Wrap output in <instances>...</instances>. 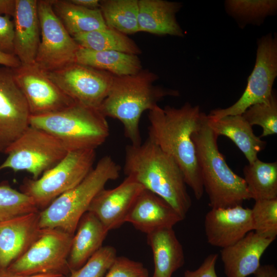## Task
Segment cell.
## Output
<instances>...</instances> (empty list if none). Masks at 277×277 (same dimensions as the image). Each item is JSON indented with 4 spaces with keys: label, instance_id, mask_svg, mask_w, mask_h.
<instances>
[{
    "label": "cell",
    "instance_id": "9a60e30c",
    "mask_svg": "<svg viewBox=\"0 0 277 277\" xmlns=\"http://www.w3.org/2000/svg\"><path fill=\"white\" fill-rule=\"evenodd\" d=\"M144 189L131 177L127 176L115 188L101 190L87 211L94 214L108 231L116 229L126 222L130 209Z\"/></svg>",
    "mask_w": 277,
    "mask_h": 277
},
{
    "label": "cell",
    "instance_id": "30bf717a",
    "mask_svg": "<svg viewBox=\"0 0 277 277\" xmlns=\"http://www.w3.org/2000/svg\"><path fill=\"white\" fill-rule=\"evenodd\" d=\"M255 66L248 78L246 88L232 105L215 109L208 115L217 119L227 115H242L249 107L268 103L272 95V86L277 76V38L271 33L258 39Z\"/></svg>",
    "mask_w": 277,
    "mask_h": 277
},
{
    "label": "cell",
    "instance_id": "7402d4cb",
    "mask_svg": "<svg viewBox=\"0 0 277 277\" xmlns=\"http://www.w3.org/2000/svg\"><path fill=\"white\" fill-rule=\"evenodd\" d=\"M109 231L92 213L80 219L73 236L68 262L71 272L82 267L102 247Z\"/></svg>",
    "mask_w": 277,
    "mask_h": 277
},
{
    "label": "cell",
    "instance_id": "ffe728a7",
    "mask_svg": "<svg viewBox=\"0 0 277 277\" xmlns=\"http://www.w3.org/2000/svg\"><path fill=\"white\" fill-rule=\"evenodd\" d=\"M184 220L164 199L144 189L138 195L126 219L136 229L148 234L154 230L172 227Z\"/></svg>",
    "mask_w": 277,
    "mask_h": 277
},
{
    "label": "cell",
    "instance_id": "ac0fdd59",
    "mask_svg": "<svg viewBox=\"0 0 277 277\" xmlns=\"http://www.w3.org/2000/svg\"><path fill=\"white\" fill-rule=\"evenodd\" d=\"M274 240L255 232L220 251L227 277H247L254 274L261 266L262 255Z\"/></svg>",
    "mask_w": 277,
    "mask_h": 277
},
{
    "label": "cell",
    "instance_id": "603a6c76",
    "mask_svg": "<svg viewBox=\"0 0 277 277\" xmlns=\"http://www.w3.org/2000/svg\"><path fill=\"white\" fill-rule=\"evenodd\" d=\"M208 127L218 136L224 135L231 140L245 155L249 163L258 159L266 142L256 136L251 126L242 115H227L214 119L207 115Z\"/></svg>",
    "mask_w": 277,
    "mask_h": 277
},
{
    "label": "cell",
    "instance_id": "6da1fadb",
    "mask_svg": "<svg viewBox=\"0 0 277 277\" xmlns=\"http://www.w3.org/2000/svg\"><path fill=\"white\" fill-rule=\"evenodd\" d=\"M206 115L189 103L179 108L158 105L148 114V137L174 160L197 200L204 190L192 135Z\"/></svg>",
    "mask_w": 277,
    "mask_h": 277
},
{
    "label": "cell",
    "instance_id": "836d02e7",
    "mask_svg": "<svg viewBox=\"0 0 277 277\" xmlns=\"http://www.w3.org/2000/svg\"><path fill=\"white\" fill-rule=\"evenodd\" d=\"M116 257L114 247L102 246L82 267L71 272L67 277H104Z\"/></svg>",
    "mask_w": 277,
    "mask_h": 277
},
{
    "label": "cell",
    "instance_id": "8fae6325",
    "mask_svg": "<svg viewBox=\"0 0 277 277\" xmlns=\"http://www.w3.org/2000/svg\"><path fill=\"white\" fill-rule=\"evenodd\" d=\"M41 41L35 64L45 72L61 69L75 62L80 46L55 14L51 0L37 1Z\"/></svg>",
    "mask_w": 277,
    "mask_h": 277
},
{
    "label": "cell",
    "instance_id": "d4e9b609",
    "mask_svg": "<svg viewBox=\"0 0 277 277\" xmlns=\"http://www.w3.org/2000/svg\"><path fill=\"white\" fill-rule=\"evenodd\" d=\"M75 62L115 76L135 74L142 70L136 55L116 51H94L81 47L76 53Z\"/></svg>",
    "mask_w": 277,
    "mask_h": 277
},
{
    "label": "cell",
    "instance_id": "5bb4252c",
    "mask_svg": "<svg viewBox=\"0 0 277 277\" xmlns=\"http://www.w3.org/2000/svg\"><path fill=\"white\" fill-rule=\"evenodd\" d=\"M30 116L13 69L0 66V153H6L28 127Z\"/></svg>",
    "mask_w": 277,
    "mask_h": 277
},
{
    "label": "cell",
    "instance_id": "e575fe53",
    "mask_svg": "<svg viewBox=\"0 0 277 277\" xmlns=\"http://www.w3.org/2000/svg\"><path fill=\"white\" fill-rule=\"evenodd\" d=\"M104 277H149L148 270L139 262L116 257Z\"/></svg>",
    "mask_w": 277,
    "mask_h": 277
},
{
    "label": "cell",
    "instance_id": "74e56055",
    "mask_svg": "<svg viewBox=\"0 0 277 277\" xmlns=\"http://www.w3.org/2000/svg\"><path fill=\"white\" fill-rule=\"evenodd\" d=\"M0 65L14 69L19 67L21 63L15 55L0 51Z\"/></svg>",
    "mask_w": 277,
    "mask_h": 277
},
{
    "label": "cell",
    "instance_id": "9c48e42d",
    "mask_svg": "<svg viewBox=\"0 0 277 277\" xmlns=\"http://www.w3.org/2000/svg\"><path fill=\"white\" fill-rule=\"evenodd\" d=\"M73 235L58 229H41L36 241L5 270L21 275L68 276L70 274L68 259Z\"/></svg>",
    "mask_w": 277,
    "mask_h": 277
},
{
    "label": "cell",
    "instance_id": "7bdbcfd3",
    "mask_svg": "<svg viewBox=\"0 0 277 277\" xmlns=\"http://www.w3.org/2000/svg\"><path fill=\"white\" fill-rule=\"evenodd\" d=\"M1 273H2V269L0 268V276H1Z\"/></svg>",
    "mask_w": 277,
    "mask_h": 277
},
{
    "label": "cell",
    "instance_id": "e0dca14e",
    "mask_svg": "<svg viewBox=\"0 0 277 277\" xmlns=\"http://www.w3.org/2000/svg\"><path fill=\"white\" fill-rule=\"evenodd\" d=\"M39 211L0 223V268L5 270L23 255L41 232Z\"/></svg>",
    "mask_w": 277,
    "mask_h": 277
},
{
    "label": "cell",
    "instance_id": "4316f807",
    "mask_svg": "<svg viewBox=\"0 0 277 277\" xmlns=\"http://www.w3.org/2000/svg\"><path fill=\"white\" fill-rule=\"evenodd\" d=\"M243 173L250 199H277L276 162H264L258 159L246 165Z\"/></svg>",
    "mask_w": 277,
    "mask_h": 277
},
{
    "label": "cell",
    "instance_id": "d590c367",
    "mask_svg": "<svg viewBox=\"0 0 277 277\" xmlns=\"http://www.w3.org/2000/svg\"><path fill=\"white\" fill-rule=\"evenodd\" d=\"M10 17L8 15H0V51L14 55V27Z\"/></svg>",
    "mask_w": 277,
    "mask_h": 277
},
{
    "label": "cell",
    "instance_id": "4fadbf2b",
    "mask_svg": "<svg viewBox=\"0 0 277 277\" xmlns=\"http://www.w3.org/2000/svg\"><path fill=\"white\" fill-rule=\"evenodd\" d=\"M13 72L26 99L31 116L56 112L75 103L35 64L21 65L13 69Z\"/></svg>",
    "mask_w": 277,
    "mask_h": 277
},
{
    "label": "cell",
    "instance_id": "ab89813d",
    "mask_svg": "<svg viewBox=\"0 0 277 277\" xmlns=\"http://www.w3.org/2000/svg\"><path fill=\"white\" fill-rule=\"evenodd\" d=\"M253 274L255 277H277V270L273 265H261Z\"/></svg>",
    "mask_w": 277,
    "mask_h": 277
},
{
    "label": "cell",
    "instance_id": "7a4b0ae2",
    "mask_svg": "<svg viewBox=\"0 0 277 277\" xmlns=\"http://www.w3.org/2000/svg\"><path fill=\"white\" fill-rule=\"evenodd\" d=\"M124 171L143 187L159 196L183 219L191 206L183 174L174 160L148 137L125 147Z\"/></svg>",
    "mask_w": 277,
    "mask_h": 277
},
{
    "label": "cell",
    "instance_id": "4dcf8cb0",
    "mask_svg": "<svg viewBox=\"0 0 277 277\" xmlns=\"http://www.w3.org/2000/svg\"><path fill=\"white\" fill-rule=\"evenodd\" d=\"M39 211L32 198L6 182L0 184V223Z\"/></svg>",
    "mask_w": 277,
    "mask_h": 277
},
{
    "label": "cell",
    "instance_id": "f546056e",
    "mask_svg": "<svg viewBox=\"0 0 277 277\" xmlns=\"http://www.w3.org/2000/svg\"><path fill=\"white\" fill-rule=\"evenodd\" d=\"M227 12L233 17L242 28L249 24L259 25L268 16L275 14L276 0H227Z\"/></svg>",
    "mask_w": 277,
    "mask_h": 277
},
{
    "label": "cell",
    "instance_id": "8d00e7d4",
    "mask_svg": "<svg viewBox=\"0 0 277 277\" xmlns=\"http://www.w3.org/2000/svg\"><path fill=\"white\" fill-rule=\"evenodd\" d=\"M217 259V253L208 255L197 269L193 271L186 270L183 277H218L215 272V264Z\"/></svg>",
    "mask_w": 277,
    "mask_h": 277
},
{
    "label": "cell",
    "instance_id": "ba28073f",
    "mask_svg": "<svg viewBox=\"0 0 277 277\" xmlns=\"http://www.w3.org/2000/svg\"><path fill=\"white\" fill-rule=\"evenodd\" d=\"M68 152L57 138L37 128L29 125L8 149L0 171L11 169L25 171L36 180L59 163Z\"/></svg>",
    "mask_w": 277,
    "mask_h": 277
},
{
    "label": "cell",
    "instance_id": "52a82bcc",
    "mask_svg": "<svg viewBox=\"0 0 277 277\" xmlns=\"http://www.w3.org/2000/svg\"><path fill=\"white\" fill-rule=\"evenodd\" d=\"M95 149L69 151L56 165L36 180L25 179L21 191L33 200L41 211L80 183L93 169Z\"/></svg>",
    "mask_w": 277,
    "mask_h": 277
},
{
    "label": "cell",
    "instance_id": "7c38bea8",
    "mask_svg": "<svg viewBox=\"0 0 277 277\" xmlns=\"http://www.w3.org/2000/svg\"><path fill=\"white\" fill-rule=\"evenodd\" d=\"M46 73L75 103L96 109L107 97L114 76L75 62Z\"/></svg>",
    "mask_w": 277,
    "mask_h": 277
},
{
    "label": "cell",
    "instance_id": "f1b7e54d",
    "mask_svg": "<svg viewBox=\"0 0 277 277\" xmlns=\"http://www.w3.org/2000/svg\"><path fill=\"white\" fill-rule=\"evenodd\" d=\"M106 26L125 35L138 32V0L100 1Z\"/></svg>",
    "mask_w": 277,
    "mask_h": 277
},
{
    "label": "cell",
    "instance_id": "b9f144b4",
    "mask_svg": "<svg viewBox=\"0 0 277 277\" xmlns=\"http://www.w3.org/2000/svg\"><path fill=\"white\" fill-rule=\"evenodd\" d=\"M0 277H67L62 274H36L31 275H21L10 273L5 270H2Z\"/></svg>",
    "mask_w": 277,
    "mask_h": 277
},
{
    "label": "cell",
    "instance_id": "f35d334b",
    "mask_svg": "<svg viewBox=\"0 0 277 277\" xmlns=\"http://www.w3.org/2000/svg\"><path fill=\"white\" fill-rule=\"evenodd\" d=\"M16 7V0H0V15L13 17Z\"/></svg>",
    "mask_w": 277,
    "mask_h": 277
},
{
    "label": "cell",
    "instance_id": "5b68a950",
    "mask_svg": "<svg viewBox=\"0 0 277 277\" xmlns=\"http://www.w3.org/2000/svg\"><path fill=\"white\" fill-rule=\"evenodd\" d=\"M121 170L110 155H105L77 185L59 196L40 211L41 229L56 228L74 235L78 222L95 196L106 183L116 180Z\"/></svg>",
    "mask_w": 277,
    "mask_h": 277
},
{
    "label": "cell",
    "instance_id": "83f0119b",
    "mask_svg": "<svg viewBox=\"0 0 277 277\" xmlns=\"http://www.w3.org/2000/svg\"><path fill=\"white\" fill-rule=\"evenodd\" d=\"M73 38L81 47L91 50L116 51L136 55L142 53L138 45L127 35L108 27Z\"/></svg>",
    "mask_w": 277,
    "mask_h": 277
},
{
    "label": "cell",
    "instance_id": "8992f818",
    "mask_svg": "<svg viewBox=\"0 0 277 277\" xmlns=\"http://www.w3.org/2000/svg\"><path fill=\"white\" fill-rule=\"evenodd\" d=\"M29 125L57 138L68 152L95 149L110 134L106 117L98 109L77 103L56 112L30 116Z\"/></svg>",
    "mask_w": 277,
    "mask_h": 277
},
{
    "label": "cell",
    "instance_id": "d6a6232c",
    "mask_svg": "<svg viewBox=\"0 0 277 277\" xmlns=\"http://www.w3.org/2000/svg\"><path fill=\"white\" fill-rule=\"evenodd\" d=\"M251 126L258 125L263 129L260 137L277 133V100L275 92L268 103L254 104L242 114Z\"/></svg>",
    "mask_w": 277,
    "mask_h": 277
},
{
    "label": "cell",
    "instance_id": "60d3db41",
    "mask_svg": "<svg viewBox=\"0 0 277 277\" xmlns=\"http://www.w3.org/2000/svg\"><path fill=\"white\" fill-rule=\"evenodd\" d=\"M72 4L90 9H100V1L98 0H69Z\"/></svg>",
    "mask_w": 277,
    "mask_h": 277
},
{
    "label": "cell",
    "instance_id": "2e32d148",
    "mask_svg": "<svg viewBox=\"0 0 277 277\" xmlns=\"http://www.w3.org/2000/svg\"><path fill=\"white\" fill-rule=\"evenodd\" d=\"M204 227L209 244L227 247L253 230L251 209L242 205L211 209L205 215Z\"/></svg>",
    "mask_w": 277,
    "mask_h": 277
},
{
    "label": "cell",
    "instance_id": "277c9868",
    "mask_svg": "<svg viewBox=\"0 0 277 277\" xmlns=\"http://www.w3.org/2000/svg\"><path fill=\"white\" fill-rule=\"evenodd\" d=\"M217 137L207 124V115L192 135L209 206L216 209L242 205L250 199L246 183L227 165L219 149Z\"/></svg>",
    "mask_w": 277,
    "mask_h": 277
},
{
    "label": "cell",
    "instance_id": "3957f363",
    "mask_svg": "<svg viewBox=\"0 0 277 277\" xmlns=\"http://www.w3.org/2000/svg\"><path fill=\"white\" fill-rule=\"evenodd\" d=\"M154 73L142 70L132 75L114 76L109 93L98 109L106 117L118 120L125 136L131 145L142 143L140 118L146 110H151L167 96H178L177 90L155 86L158 79Z\"/></svg>",
    "mask_w": 277,
    "mask_h": 277
},
{
    "label": "cell",
    "instance_id": "d6986e66",
    "mask_svg": "<svg viewBox=\"0 0 277 277\" xmlns=\"http://www.w3.org/2000/svg\"><path fill=\"white\" fill-rule=\"evenodd\" d=\"M14 51L21 65L35 64L41 41L37 1L16 0Z\"/></svg>",
    "mask_w": 277,
    "mask_h": 277
},
{
    "label": "cell",
    "instance_id": "484cf974",
    "mask_svg": "<svg viewBox=\"0 0 277 277\" xmlns=\"http://www.w3.org/2000/svg\"><path fill=\"white\" fill-rule=\"evenodd\" d=\"M51 3L55 14L72 37L107 27L100 9L84 8L69 0H51Z\"/></svg>",
    "mask_w": 277,
    "mask_h": 277
},
{
    "label": "cell",
    "instance_id": "1f68e13d",
    "mask_svg": "<svg viewBox=\"0 0 277 277\" xmlns=\"http://www.w3.org/2000/svg\"><path fill=\"white\" fill-rule=\"evenodd\" d=\"M251 210L253 230L261 236L275 240L277 235V199L255 201Z\"/></svg>",
    "mask_w": 277,
    "mask_h": 277
},
{
    "label": "cell",
    "instance_id": "ee69618b",
    "mask_svg": "<svg viewBox=\"0 0 277 277\" xmlns=\"http://www.w3.org/2000/svg\"></svg>",
    "mask_w": 277,
    "mask_h": 277
},
{
    "label": "cell",
    "instance_id": "44dd1931",
    "mask_svg": "<svg viewBox=\"0 0 277 277\" xmlns=\"http://www.w3.org/2000/svg\"><path fill=\"white\" fill-rule=\"evenodd\" d=\"M180 3L164 0H138V32L157 35H184L176 18Z\"/></svg>",
    "mask_w": 277,
    "mask_h": 277
},
{
    "label": "cell",
    "instance_id": "cb8c5ba5",
    "mask_svg": "<svg viewBox=\"0 0 277 277\" xmlns=\"http://www.w3.org/2000/svg\"><path fill=\"white\" fill-rule=\"evenodd\" d=\"M154 261L152 277H171L185 263L183 247L172 227L162 228L147 234Z\"/></svg>",
    "mask_w": 277,
    "mask_h": 277
}]
</instances>
